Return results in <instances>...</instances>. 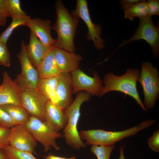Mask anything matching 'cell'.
I'll return each mask as SVG.
<instances>
[{
    "label": "cell",
    "mask_w": 159,
    "mask_h": 159,
    "mask_svg": "<svg viewBox=\"0 0 159 159\" xmlns=\"http://www.w3.org/2000/svg\"><path fill=\"white\" fill-rule=\"evenodd\" d=\"M29 131L37 141L43 146L46 153L53 148L57 151L60 149L56 142V140L62 137V134L55 131L45 122L36 117L31 116L29 120L24 126Z\"/></svg>",
    "instance_id": "obj_6"
},
{
    "label": "cell",
    "mask_w": 159,
    "mask_h": 159,
    "mask_svg": "<svg viewBox=\"0 0 159 159\" xmlns=\"http://www.w3.org/2000/svg\"><path fill=\"white\" fill-rule=\"evenodd\" d=\"M140 74L138 69L128 68L126 73L121 76L111 72L106 74L104 77V85L101 96L110 91L121 92L132 97L143 110L147 111V109L140 99L137 87Z\"/></svg>",
    "instance_id": "obj_3"
},
{
    "label": "cell",
    "mask_w": 159,
    "mask_h": 159,
    "mask_svg": "<svg viewBox=\"0 0 159 159\" xmlns=\"http://www.w3.org/2000/svg\"><path fill=\"white\" fill-rule=\"evenodd\" d=\"M11 129L0 126V149H4L9 145Z\"/></svg>",
    "instance_id": "obj_29"
},
{
    "label": "cell",
    "mask_w": 159,
    "mask_h": 159,
    "mask_svg": "<svg viewBox=\"0 0 159 159\" xmlns=\"http://www.w3.org/2000/svg\"><path fill=\"white\" fill-rule=\"evenodd\" d=\"M138 81L143 89L144 106L146 109L153 108L159 92V72L157 68L149 62H142Z\"/></svg>",
    "instance_id": "obj_5"
},
{
    "label": "cell",
    "mask_w": 159,
    "mask_h": 159,
    "mask_svg": "<svg viewBox=\"0 0 159 159\" xmlns=\"http://www.w3.org/2000/svg\"><path fill=\"white\" fill-rule=\"evenodd\" d=\"M12 18L10 25L0 35V41L6 44L14 30L20 25H24L31 19L29 16L26 17H16Z\"/></svg>",
    "instance_id": "obj_24"
},
{
    "label": "cell",
    "mask_w": 159,
    "mask_h": 159,
    "mask_svg": "<svg viewBox=\"0 0 159 159\" xmlns=\"http://www.w3.org/2000/svg\"><path fill=\"white\" fill-rule=\"evenodd\" d=\"M54 47H52L47 53L37 68L40 79L53 77L61 73L54 59Z\"/></svg>",
    "instance_id": "obj_19"
},
{
    "label": "cell",
    "mask_w": 159,
    "mask_h": 159,
    "mask_svg": "<svg viewBox=\"0 0 159 159\" xmlns=\"http://www.w3.org/2000/svg\"><path fill=\"white\" fill-rule=\"evenodd\" d=\"M143 39L149 44L153 55L157 57L159 54V29L149 16L140 19L138 26L134 34L128 39L123 41L118 48L133 41Z\"/></svg>",
    "instance_id": "obj_7"
},
{
    "label": "cell",
    "mask_w": 159,
    "mask_h": 159,
    "mask_svg": "<svg viewBox=\"0 0 159 159\" xmlns=\"http://www.w3.org/2000/svg\"><path fill=\"white\" fill-rule=\"evenodd\" d=\"M67 121L65 110L48 100L45 109V122L54 130L59 132L64 128Z\"/></svg>",
    "instance_id": "obj_16"
},
{
    "label": "cell",
    "mask_w": 159,
    "mask_h": 159,
    "mask_svg": "<svg viewBox=\"0 0 159 159\" xmlns=\"http://www.w3.org/2000/svg\"><path fill=\"white\" fill-rule=\"evenodd\" d=\"M156 120H144L138 125L119 131H110L102 129L81 130L79 132L80 138L88 145L111 146L127 137L136 135L139 131L155 124Z\"/></svg>",
    "instance_id": "obj_2"
},
{
    "label": "cell",
    "mask_w": 159,
    "mask_h": 159,
    "mask_svg": "<svg viewBox=\"0 0 159 159\" xmlns=\"http://www.w3.org/2000/svg\"><path fill=\"white\" fill-rule=\"evenodd\" d=\"M52 47L45 45L30 31L29 42L25 45V48L29 58L37 69L42 59Z\"/></svg>",
    "instance_id": "obj_18"
},
{
    "label": "cell",
    "mask_w": 159,
    "mask_h": 159,
    "mask_svg": "<svg viewBox=\"0 0 159 159\" xmlns=\"http://www.w3.org/2000/svg\"><path fill=\"white\" fill-rule=\"evenodd\" d=\"M0 65H10V54L6 44L0 41Z\"/></svg>",
    "instance_id": "obj_27"
},
{
    "label": "cell",
    "mask_w": 159,
    "mask_h": 159,
    "mask_svg": "<svg viewBox=\"0 0 159 159\" xmlns=\"http://www.w3.org/2000/svg\"><path fill=\"white\" fill-rule=\"evenodd\" d=\"M54 58L57 66L62 73H71L79 68L82 59L80 55L54 47Z\"/></svg>",
    "instance_id": "obj_14"
},
{
    "label": "cell",
    "mask_w": 159,
    "mask_h": 159,
    "mask_svg": "<svg viewBox=\"0 0 159 159\" xmlns=\"http://www.w3.org/2000/svg\"><path fill=\"white\" fill-rule=\"evenodd\" d=\"M7 156L5 150L4 149H0V159H6Z\"/></svg>",
    "instance_id": "obj_36"
},
{
    "label": "cell",
    "mask_w": 159,
    "mask_h": 159,
    "mask_svg": "<svg viewBox=\"0 0 159 159\" xmlns=\"http://www.w3.org/2000/svg\"><path fill=\"white\" fill-rule=\"evenodd\" d=\"M21 89L22 106L31 116L45 122V112L47 98L37 90Z\"/></svg>",
    "instance_id": "obj_10"
},
{
    "label": "cell",
    "mask_w": 159,
    "mask_h": 159,
    "mask_svg": "<svg viewBox=\"0 0 159 159\" xmlns=\"http://www.w3.org/2000/svg\"><path fill=\"white\" fill-rule=\"evenodd\" d=\"M46 159H76L74 156L69 158L59 157L54 155L52 154H49L47 156H44Z\"/></svg>",
    "instance_id": "obj_34"
},
{
    "label": "cell",
    "mask_w": 159,
    "mask_h": 159,
    "mask_svg": "<svg viewBox=\"0 0 159 159\" xmlns=\"http://www.w3.org/2000/svg\"><path fill=\"white\" fill-rule=\"evenodd\" d=\"M0 85V105H15L22 106L21 88L13 81L6 71L2 74Z\"/></svg>",
    "instance_id": "obj_13"
},
{
    "label": "cell",
    "mask_w": 159,
    "mask_h": 159,
    "mask_svg": "<svg viewBox=\"0 0 159 159\" xmlns=\"http://www.w3.org/2000/svg\"><path fill=\"white\" fill-rule=\"evenodd\" d=\"M0 107L8 113L16 125L25 126L31 116L21 106L10 105Z\"/></svg>",
    "instance_id": "obj_21"
},
{
    "label": "cell",
    "mask_w": 159,
    "mask_h": 159,
    "mask_svg": "<svg viewBox=\"0 0 159 159\" xmlns=\"http://www.w3.org/2000/svg\"><path fill=\"white\" fill-rule=\"evenodd\" d=\"M7 18L4 7V0H0V26L5 25Z\"/></svg>",
    "instance_id": "obj_32"
},
{
    "label": "cell",
    "mask_w": 159,
    "mask_h": 159,
    "mask_svg": "<svg viewBox=\"0 0 159 159\" xmlns=\"http://www.w3.org/2000/svg\"><path fill=\"white\" fill-rule=\"evenodd\" d=\"M140 0H121L119 1L121 8L124 10L134 4L140 1Z\"/></svg>",
    "instance_id": "obj_33"
},
{
    "label": "cell",
    "mask_w": 159,
    "mask_h": 159,
    "mask_svg": "<svg viewBox=\"0 0 159 159\" xmlns=\"http://www.w3.org/2000/svg\"><path fill=\"white\" fill-rule=\"evenodd\" d=\"M60 75L49 78H40L36 89L45 96L48 100L56 104H57V99L56 91Z\"/></svg>",
    "instance_id": "obj_20"
},
{
    "label": "cell",
    "mask_w": 159,
    "mask_h": 159,
    "mask_svg": "<svg viewBox=\"0 0 159 159\" xmlns=\"http://www.w3.org/2000/svg\"><path fill=\"white\" fill-rule=\"evenodd\" d=\"M148 144L154 151H159V130L155 131L148 140Z\"/></svg>",
    "instance_id": "obj_30"
},
{
    "label": "cell",
    "mask_w": 159,
    "mask_h": 159,
    "mask_svg": "<svg viewBox=\"0 0 159 159\" xmlns=\"http://www.w3.org/2000/svg\"><path fill=\"white\" fill-rule=\"evenodd\" d=\"M6 159H10L7 158Z\"/></svg>",
    "instance_id": "obj_37"
},
{
    "label": "cell",
    "mask_w": 159,
    "mask_h": 159,
    "mask_svg": "<svg viewBox=\"0 0 159 159\" xmlns=\"http://www.w3.org/2000/svg\"><path fill=\"white\" fill-rule=\"evenodd\" d=\"M125 18L132 21L136 17L142 19L149 16L147 1L141 0L124 10Z\"/></svg>",
    "instance_id": "obj_22"
},
{
    "label": "cell",
    "mask_w": 159,
    "mask_h": 159,
    "mask_svg": "<svg viewBox=\"0 0 159 159\" xmlns=\"http://www.w3.org/2000/svg\"><path fill=\"white\" fill-rule=\"evenodd\" d=\"M21 48L18 56L21 64V72L17 75L14 81L21 88L36 90L40 78L37 69L29 58L24 40L21 42Z\"/></svg>",
    "instance_id": "obj_8"
},
{
    "label": "cell",
    "mask_w": 159,
    "mask_h": 159,
    "mask_svg": "<svg viewBox=\"0 0 159 159\" xmlns=\"http://www.w3.org/2000/svg\"><path fill=\"white\" fill-rule=\"evenodd\" d=\"M55 8L57 19L52 26L57 35L54 46L74 52L76 48L73 39L79 18L70 14L61 0L56 1Z\"/></svg>",
    "instance_id": "obj_1"
},
{
    "label": "cell",
    "mask_w": 159,
    "mask_h": 159,
    "mask_svg": "<svg viewBox=\"0 0 159 159\" xmlns=\"http://www.w3.org/2000/svg\"><path fill=\"white\" fill-rule=\"evenodd\" d=\"M90 98V94L87 92H81L65 110L68 121L63 131V136L66 143L76 150H80L86 146L80 138L77 125L80 116L81 106L84 102L89 100Z\"/></svg>",
    "instance_id": "obj_4"
},
{
    "label": "cell",
    "mask_w": 159,
    "mask_h": 159,
    "mask_svg": "<svg viewBox=\"0 0 159 159\" xmlns=\"http://www.w3.org/2000/svg\"><path fill=\"white\" fill-rule=\"evenodd\" d=\"M72 15L82 19L85 23L88 29L86 37L87 39L93 41L96 49L103 48L105 41L100 37L102 34V26L100 24H95L92 22L87 0H77L75 9L72 11Z\"/></svg>",
    "instance_id": "obj_11"
},
{
    "label": "cell",
    "mask_w": 159,
    "mask_h": 159,
    "mask_svg": "<svg viewBox=\"0 0 159 159\" xmlns=\"http://www.w3.org/2000/svg\"><path fill=\"white\" fill-rule=\"evenodd\" d=\"M37 141L25 126L18 125L11 128L9 143L12 148L36 154Z\"/></svg>",
    "instance_id": "obj_12"
},
{
    "label": "cell",
    "mask_w": 159,
    "mask_h": 159,
    "mask_svg": "<svg viewBox=\"0 0 159 159\" xmlns=\"http://www.w3.org/2000/svg\"><path fill=\"white\" fill-rule=\"evenodd\" d=\"M51 21L49 19H42L37 18L31 19L24 25L31 29L46 46L49 47H54L55 40L51 36Z\"/></svg>",
    "instance_id": "obj_15"
},
{
    "label": "cell",
    "mask_w": 159,
    "mask_h": 159,
    "mask_svg": "<svg viewBox=\"0 0 159 159\" xmlns=\"http://www.w3.org/2000/svg\"><path fill=\"white\" fill-rule=\"evenodd\" d=\"M115 145L105 146L93 145L90 148L91 151L96 156L97 159H109Z\"/></svg>",
    "instance_id": "obj_26"
},
{
    "label": "cell",
    "mask_w": 159,
    "mask_h": 159,
    "mask_svg": "<svg viewBox=\"0 0 159 159\" xmlns=\"http://www.w3.org/2000/svg\"><path fill=\"white\" fill-rule=\"evenodd\" d=\"M72 84L71 73H62L56 89L57 105L66 109L72 102Z\"/></svg>",
    "instance_id": "obj_17"
},
{
    "label": "cell",
    "mask_w": 159,
    "mask_h": 159,
    "mask_svg": "<svg viewBox=\"0 0 159 159\" xmlns=\"http://www.w3.org/2000/svg\"><path fill=\"white\" fill-rule=\"evenodd\" d=\"M125 144L121 146L120 148V156L118 159H125L124 154V149Z\"/></svg>",
    "instance_id": "obj_35"
},
{
    "label": "cell",
    "mask_w": 159,
    "mask_h": 159,
    "mask_svg": "<svg viewBox=\"0 0 159 159\" xmlns=\"http://www.w3.org/2000/svg\"><path fill=\"white\" fill-rule=\"evenodd\" d=\"M71 73L73 94L84 90L90 95L101 97L103 87V81L96 72H94L93 77H91L78 68Z\"/></svg>",
    "instance_id": "obj_9"
},
{
    "label": "cell",
    "mask_w": 159,
    "mask_h": 159,
    "mask_svg": "<svg viewBox=\"0 0 159 159\" xmlns=\"http://www.w3.org/2000/svg\"><path fill=\"white\" fill-rule=\"evenodd\" d=\"M4 6L7 18L28 16L22 9L19 0H4Z\"/></svg>",
    "instance_id": "obj_23"
},
{
    "label": "cell",
    "mask_w": 159,
    "mask_h": 159,
    "mask_svg": "<svg viewBox=\"0 0 159 159\" xmlns=\"http://www.w3.org/2000/svg\"><path fill=\"white\" fill-rule=\"evenodd\" d=\"M15 125L8 113L0 107V126L11 129Z\"/></svg>",
    "instance_id": "obj_28"
},
{
    "label": "cell",
    "mask_w": 159,
    "mask_h": 159,
    "mask_svg": "<svg viewBox=\"0 0 159 159\" xmlns=\"http://www.w3.org/2000/svg\"><path fill=\"white\" fill-rule=\"evenodd\" d=\"M7 158L10 159H38L32 153L19 150L9 145L4 149Z\"/></svg>",
    "instance_id": "obj_25"
},
{
    "label": "cell",
    "mask_w": 159,
    "mask_h": 159,
    "mask_svg": "<svg viewBox=\"0 0 159 159\" xmlns=\"http://www.w3.org/2000/svg\"><path fill=\"white\" fill-rule=\"evenodd\" d=\"M148 15L152 16L159 15V1L149 0L147 1Z\"/></svg>",
    "instance_id": "obj_31"
}]
</instances>
